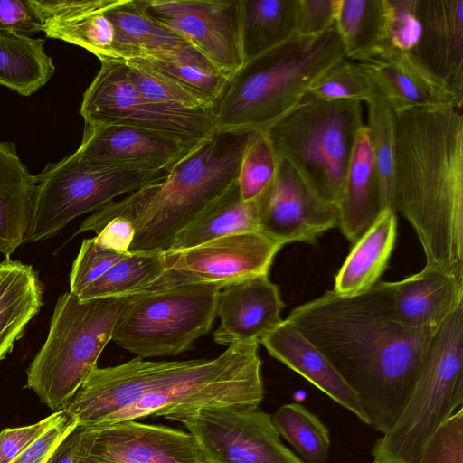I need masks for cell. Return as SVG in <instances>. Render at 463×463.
Returning <instances> with one entry per match:
<instances>
[{
	"mask_svg": "<svg viewBox=\"0 0 463 463\" xmlns=\"http://www.w3.org/2000/svg\"><path fill=\"white\" fill-rule=\"evenodd\" d=\"M64 410L54 411L40 421L0 432V463L13 462L31 443L61 417Z\"/></svg>",
	"mask_w": 463,
	"mask_h": 463,
	"instance_id": "42",
	"label": "cell"
},
{
	"mask_svg": "<svg viewBox=\"0 0 463 463\" xmlns=\"http://www.w3.org/2000/svg\"><path fill=\"white\" fill-rule=\"evenodd\" d=\"M388 36L391 46L411 52L420 34V23L416 14V0H386Z\"/></svg>",
	"mask_w": 463,
	"mask_h": 463,
	"instance_id": "41",
	"label": "cell"
},
{
	"mask_svg": "<svg viewBox=\"0 0 463 463\" xmlns=\"http://www.w3.org/2000/svg\"><path fill=\"white\" fill-rule=\"evenodd\" d=\"M168 171L145 165L84 164L74 152L47 164L35 175L27 242L47 240L78 216L93 213L121 194L164 181Z\"/></svg>",
	"mask_w": 463,
	"mask_h": 463,
	"instance_id": "9",
	"label": "cell"
},
{
	"mask_svg": "<svg viewBox=\"0 0 463 463\" xmlns=\"http://www.w3.org/2000/svg\"><path fill=\"white\" fill-rule=\"evenodd\" d=\"M285 307L276 284L269 275L226 286L219 290L216 315L220 325L213 332L215 343H260L282 321Z\"/></svg>",
	"mask_w": 463,
	"mask_h": 463,
	"instance_id": "19",
	"label": "cell"
},
{
	"mask_svg": "<svg viewBox=\"0 0 463 463\" xmlns=\"http://www.w3.org/2000/svg\"><path fill=\"white\" fill-rule=\"evenodd\" d=\"M356 62L394 110L437 106L462 109L453 94L408 52L388 45Z\"/></svg>",
	"mask_w": 463,
	"mask_h": 463,
	"instance_id": "20",
	"label": "cell"
},
{
	"mask_svg": "<svg viewBox=\"0 0 463 463\" xmlns=\"http://www.w3.org/2000/svg\"><path fill=\"white\" fill-rule=\"evenodd\" d=\"M337 209V226L354 244L369 230L382 212L379 179L371 137L365 124L356 137Z\"/></svg>",
	"mask_w": 463,
	"mask_h": 463,
	"instance_id": "23",
	"label": "cell"
},
{
	"mask_svg": "<svg viewBox=\"0 0 463 463\" xmlns=\"http://www.w3.org/2000/svg\"><path fill=\"white\" fill-rule=\"evenodd\" d=\"M201 142L137 127L92 124L85 125L74 154L81 163L93 165H145L169 170Z\"/></svg>",
	"mask_w": 463,
	"mask_h": 463,
	"instance_id": "16",
	"label": "cell"
},
{
	"mask_svg": "<svg viewBox=\"0 0 463 463\" xmlns=\"http://www.w3.org/2000/svg\"><path fill=\"white\" fill-rule=\"evenodd\" d=\"M128 253H120L99 244L94 237L84 239L70 273V291L80 295Z\"/></svg>",
	"mask_w": 463,
	"mask_h": 463,
	"instance_id": "39",
	"label": "cell"
},
{
	"mask_svg": "<svg viewBox=\"0 0 463 463\" xmlns=\"http://www.w3.org/2000/svg\"><path fill=\"white\" fill-rule=\"evenodd\" d=\"M77 425L65 409L61 417L40 435L11 463H45L58 444Z\"/></svg>",
	"mask_w": 463,
	"mask_h": 463,
	"instance_id": "44",
	"label": "cell"
},
{
	"mask_svg": "<svg viewBox=\"0 0 463 463\" xmlns=\"http://www.w3.org/2000/svg\"><path fill=\"white\" fill-rule=\"evenodd\" d=\"M54 71L43 39L0 32V85L28 97L43 87Z\"/></svg>",
	"mask_w": 463,
	"mask_h": 463,
	"instance_id": "30",
	"label": "cell"
},
{
	"mask_svg": "<svg viewBox=\"0 0 463 463\" xmlns=\"http://www.w3.org/2000/svg\"><path fill=\"white\" fill-rule=\"evenodd\" d=\"M128 80L146 99L166 107L214 111V106L195 91L149 67L124 61Z\"/></svg>",
	"mask_w": 463,
	"mask_h": 463,
	"instance_id": "36",
	"label": "cell"
},
{
	"mask_svg": "<svg viewBox=\"0 0 463 463\" xmlns=\"http://www.w3.org/2000/svg\"><path fill=\"white\" fill-rule=\"evenodd\" d=\"M392 294V282L383 281L353 296L327 290L286 318L355 392L369 425L383 434L407 402L437 328L402 326Z\"/></svg>",
	"mask_w": 463,
	"mask_h": 463,
	"instance_id": "1",
	"label": "cell"
},
{
	"mask_svg": "<svg viewBox=\"0 0 463 463\" xmlns=\"http://www.w3.org/2000/svg\"><path fill=\"white\" fill-rule=\"evenodd\" d=\"M163 253L128 252L104 275L84 288L78 298L90 300L139 292L162 273Z\"/></svg>",
	"mask_w": 463,
	"mask_h": 463,
	"instance_id": "33",
	"label": "cell"
},
{
	"mask_svg": "<svg viewBox=\"0 0 463 463\" xmlns=\"http://www.w3.org/2000/svg\"><path fill=\"white\" fill-rule=\"evenodd\" d=\"M100 64L80 107L85 125L131 126L197 142L214 132V111L175 109L153 102L135 89L124 62L105 60Z\"/></svg>",
	"mask_w": 463,
	"mask_h": 463,
	"instance_id": "11",
	"label": "cell"
},
{
	"mask_svg": "<svg viewBox=\"0 0 463 463\" xmlns=\"http://www.w3.org/2000/svg\"><path fill=\"white\" fill-rule=\"evenodd\" d=\"M147 14L231 79L242 66L240 0H143Z\"/></svg>",
	"mask_w": 463,
	"mask_h": 463,
	"instance_id": "14",
	"label": "cell"
},
{
	"mask_svg": "<svg viewBox=\"0 0 463 463\" xmlns=\"http://www.w3.org/2000/svg\"><path fill=\"white\" fill-rule=\"evenodd\" d=\"M243 65L298 34L299 0H240Z\"/></svg>",
	"mask_w": 463,
	"mask_h": 463,
	"instance_id": "28",
	"label": "cell"
},
{
	"mask_svg": "<svg viewBox=\"0 0 463 463\" xmlns=\"http://www.w3.org/2000/svg\"><path fill=\"white\" fill-rule=\"evenodd\" d=\"M260 343L272 357L369 425L367 414L355 392L324 354L288 320H283Z\"/></svg>",
	"mask_w": 463,
	"mask_h": 463,
	"instance_id": "22",
	"label": "cell"
},
{
	"mask_svg": "<svg viewBox=\"0 0 463 463\" xmlns=\"http://www.w3.org/2000/svg\"><path fill=\"white\" fill-rule=\"evenodd\" d=\"M251 131H214L168 171L167 177L95 211L74 235L96 234L112 218L129 220L128 252H165L175 236L238 183Z\"/></svg>",
	"mask_w": 463,
	"mask_h": 463,
	"instance_id": "4",
	"label": "cell"
},
{
	"mask_svg": "<svg viewBox=\"0 0 463 463\" xmlns=\"http://www.w3.org/2000/svg\"><path fill=\"white\" fill-rule=\"evenodd\" d=\"M420 463H463L462 406L430 438Z\"/></svg>",
	"mask_w": 463,
	"mask_h": 463,
	"instance_id": "40",
	"label": "cell"
},
{
	"mask_svg": "<svg viewBox=\"0 0 463 463\" xmlns=\"http://www.w3.org/2000/svg\"><path fill=\"white\" fill-rule=\"evenodd\" d=\"M395 112V211L410 222L427 266L463 273V116L451 106Z\"/></svg>",
	"mask_w": 463,
	"mask_h": 463,
	"instance_id": "3",
	"label": "cell"
},
{
	"mask_svg": "<svg viewBox=\"0 0 463 463\" xmlns=\"http://www.w3.org/2000/svg\"><path fill=\"white\" fill-rule=\"evenodd\" d=\"M279 158L265 130L250 133L238 177L241 197L250 201L257 197L275 175Z\"/></svg>",
	"mask_w": 463,
	"mask_h": 463,
	"instance_id": "37",
	"label": "cell"
},
{
	"mask_svg": "<svg viewBox=\"0 0 463 463\" xmlns=\"http://www.w3.org/2000/svg\"><path fill=\"white\" fill-rule=\"evenodd\" d=\"M396 238V213L383 210L354 243L335 276L333 291L340 296H353L377 283L387 267Z\"/></svg>",
	"mask_w": 463,
	"mask_h": 463,
	"instance_id": "27",
	"label": "cell"
},
{
	"mask_svg": "<svg viewBox=\"0 0 463 463\" xmlns=\"http://www.w3.org/2000/svg\"><path fill=\"white\" fill-rule=\"evenodd\" d=\"M96 433V430L77 423L45 463H86Z\"/></svg>",
	"mask_w": 463,
	"mask_h": 463,
	"instance_id": "46",
	"label": "cell"
},
{
	"mask_svg": "<svg viewBox=\"0 0 463 463\" xmlns=\"http://www.w3.org/2000/svg\"><path fill=\"white\" fill-rule=\"evenodd\" d=\"M115 38L109 61H128L172 54L190 45L159 24L145 9L143 0H116L106 11Z\"/></svg>",
	"mask_w": 463,
	"mask_h": 463,
	"instance_id": "24",
	"label": "cell"
},
{
	"mask_svg": "<svg viewBox=\"0 0 463 463\" xmlns=\"http://www.w3.org/2000/svg\"><path fill=\"white\" fill-rule=\"evenodd\" d=\"M366 125L379 179L382 211H395L394 136L395 112L389 101L378 91L365 102Z\"/></svg>",
	"mask_w": 463,
	"mask_h": 463,
	"instance_id": "32",
	"label": "cell"
},
{
	"mask_svg": "<svg viewBox=\"0 0 463 463\" xmlns=\"http://www.w3.org/2000/svg\"><path fill=\"white\" fill-rule=\"evenodd\" d=\"M284 246L260 231L221 237L198 246L163 253L162 273L140 292L170 288L213 285L220 289L260 275H269L277 253Z\"/></svg>",
	"mask_w": 463,
	"mask_h": 463,
	"instance_id": "13",
	"label": "cell"
},
{
	"mask_svg": "<svg viewBox=\"0 0 463 463\" xmlns=\"http://www.w3.org/2000/svg\"><path fill=\"white\" fill-rule=\"evenodd\" d=\"M0 32L31 36L42 32V22L28 0H0Z\"/></svg>",
	"mask_w": 463,
	"mask_h": 463,
	"instance_id": "45",
	"label": "cell"
},
{
	"mask_svg": "<svg viewBox=\"0 0 463 463\" xmlns=\"http://www.w3.org/2000/svg\"><path fill=\"white\" fill-rule=\"evenodd\" d=\"M335 26L352 61L390 45L386 0H341Z\"/></svg>",
	"mask_w": 463,
	"mask_h": 463,
	"instance_id": "31",
	"label": "cell"
},
{
	"mask_svg": "<svg viewBox=\"0 0 463 463\" xmlns=\"http://www.w3.org/2000/svg\"><path fill=\"white\" fill-rule=\"evenodd\" d=\"M259 230L282 242L314 244L338 223L337 206L322 198L284 159L255 197Z\"/></svg>",
	"mask_w": 463,
	"mask_h": 463,
	"instance_id": "15",
	"label": "cell"
},
{
	"mask_svg": "<svg viewBox=\"0 0 463 463\" xmlns=\"http://www.w3.org/2000/svg\"><path fill=\"white\" fill-rule=\"evenodd\" d=\"M341 0H299L298 34L319 35L335 25Z\"/></svg>",
	"mask_w": 463,
	"mask_h": 463,
	"instance_id": "43",
	"label": "cell"
},
{
	"mask_svg": "<svg viewBox=\"0 0 463 463\" xmlns=\"http://www.w3.org/2000/svg\"><path fill=\"white\" fill-rule=\"evenodd\" d=\"M135 235L132 222L125 217L109 220L94 237L101 246L120 253H128Z\"/></svg>",
	"mask_w": 463,
	"mask_h": 463,
	"instance_id": "47",
	"label": "cell"
},
{
	"mask_svg": "<svg viewBox=\"0 0 463 463\" xmlns=\"http://www.w3.org/2000/svg\"><path fill=\"white\" fill-rule=\"evenodd\" d=\"M420 34L410 53L463 104V0H416Z\"/></svg>",
	"mask_w": 463,
	"mask_h": 463,
	"instance_id": "18",
	"label": "cell"
},
{
	"mask_svg": "<svg viewBox=\"0 0 463 463\" xmlns=\"http://www.w3.org/2000/svg\"><path fill=\"white\" fill-rule=\"evenodd\" d=\"M364 125L363 102L325 99L307 92L265 132L278 158L288 162L322 198L337 206Z\"/></svg>",
	"mask_w": 463,
	"mask_h": 463,
	"instance_id": "6",
	"label": "cell"
},
{
	"mask_svg": "<svg viewBox=\"0 0 463 463\" xmlns=\"http://www.w3.org/2000/svg\"><path fill=\"white\" fill-rule=\"evenodd\" d=\"M279 432L308 463H326L330 433L326 425L299 403L280 406L272 417Z\"/></svg>",
	"mask_w": 463,
	"mask_h": 463,
	"instance_id": "34",
	"label": "cell"
},
{
	"mask_svg": "<svg viewBox=\"0 0 463 463\" xmlns=\"http://www.w3.org/2000/svg\"><path fill=\"white\" fill-rule=\"evenodd\" d=\"M219 290L213 285L193 284L129 295L111 340L143 359L190 350L213 326Z\"/></svg>",
	"mask_w": 463,
	"mask_h": 463,
	"instance_id": "10",
	"label": "cell"
},
{
	"mask_svg": "<svg viewBox=\"0 0 463 463\" xmlns=\"http://www.w3.org/2000/svg\"><path fill=\"white\" fill-rule=\"evenodd\" d=\"M128 296L80 300L70 290L55 304L47 337L26 370V388L53 411L66 409L111 341Z\"/></svg>",
	"mask_w": 463,
	"mask_h": 463,
	"instance_id": "7",
	"label": "cell"
},
{
	"mask_svg": "<svg viewBox=\"0 0 463 463\" xmlns=\"http://www.w3.org/2000/svg\"><path fill=\"white\" fill-rule=\"evenodd\" d=\"M128 61L141 63L176 80L200 94L212 103L214 109L230 80L214 69L197 51L177 61L145 58Z\"/></svg>",
	"mask_w": 463,
	"mask_h": 463,
	"instance_id": "35",
	"label": "cell"
},
{
	"mask_svg": "<svg viewBox=\"0 0 463 463\" xmlns=\"http://www.w3.org/2000/svg\"><path fill=\"white\" fill-rule=\"evenodd\" d=\"M165 419L188 430L205 463H304L282 443L271 415L257 405L207 407Z\"/></svg>",
	"mask_w": 463,
	"mask_h": 463,
	"instance_id": "12",
	"label": "cell"
},
{
	"mask_svg": "<svg viewBox=\"0 0 463 463\" xmlns=\"http://www.w3.org/2000/svg\"><path fill=\"white\" fill-rule=\"evenodd\" d=\"M43 287L33 266L0 261V361L5 358L43 305Z\"/></svg>",
	"mask_w": 463,
	"mask_h": 463,
	"instance_id": "26",
	"label": "cell"
},
{
	"mask_svg": "<svg viewBox=\"0 0 463 463\" xmlns=\"http://www.w3.org/2000/svg\"><path fill=\"white\" fill-rule=\"evenodd\" d=\"M463 402V305L432 334L400 416L378 439L372 463H420L432 434Z\"/></svg>",
	"mask_w": 463,
	"mask_h": 463,
	"instance_id": "8",
	"label": "cell"
},
{
	"mask_svg": "<svg viewBox=\"0 0 463 463\" xmlns=\"http://www.w3.org/2000/svg\"><path fill=\"white\" fill-rule=\"evenodd\" d=\"M375 91L376 87L367 72L345 57L317 79L307 92L325 99L365 102Z\"/></svg>",
	"mask_w": 463,
	"mask_h": 463,
	"instance_id": "38",
	"label": "cell"
},
{
	"mask_svg": "<svg viewBox=\"0 0 463 463\" xmlns=\"http://www.w3.org/2000/svg\"><path fill=\"white\" fill-rule=\"evenodd\" d=\"M254 231H260L256 199L243 201L237 183L181 230L168 250H185L221 237Z\"/></svg>",
	"mask_w": 463,
	"mask_h": 463,
	"instance_id": "29",
	"label": "cell"
},
{
	"mask_svg": "<svg viewBox=\"0 0 463 463\" xmlns=\"http://www.w3.org/2000/svg\"><path fill=\"white\" fill-rule=\"evenodd\" d=\"M345 57L335 25L316 36L295 35L230 79L214 109V131L267 129Z\"/></svg>",
	"mask_w": 463,
	"mask_h": 463,
	"instance_id": "5",
	"label": "cell"
},
{
	"mask_svg": "<svg viewBox=\"0 0 463 463\" xmlns=\"http://www.w3.org/2000/svg\"><path fill=\"white\" fill-rule=\"evenodd\" d=\"M35 175L20 159L15 144L0 141V253L10 257L27 242Z\"/></svg>",
	"mask_w": 463,
	"mask_h": 463,
	"instance_id": "25",
	"label": "cell"
},
{
	"mask_svg": "<svg viewBox=\"0 0 463 463\" xmlns=\"http://www.w3.org/2000/svg\"><path fill=\"white\" fill-rule=\"evenodd\" d=\"M86 463H205L194 438L135 420L96 430Z\"/></svg>",
	"mask_w": 463,
	"mask_h": 463,
	"instance_id": "17",
	"label": "cell"
},
{
	"mask_svg": "<svg viewBox=\"0 0 463 463\" xmlns=\"http://www.w3.org/2000/svg\"><path fill=\"white\" fill-rule=\"evenodd\" d=\"M392 284V307L398 322L407 328L438 326L463 305V273L427 266Z\"/></svg>",
	"mask_w": 463,
	"mask_h": 463,
	"instance_id": "21",
	"label": "cell"
},
{
	"mask_svg": "<svg viewBox=\"0 0 463 463\" xmlns=\"http://www.w3.org/2000/svg\"><path fill=\"white\" fill-rule=\"evenodd\" d=\"M259 343H233L217 357L150 361L136 356L90 372L66 407L97 430L116 422L193 412L264 397Z\"/></svg>",
	"mask_w": 463,
	"mask_h": 463,
	"instance_id": "2",
	"label": "cell"
}]
</instances>
